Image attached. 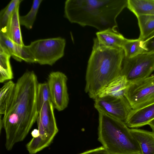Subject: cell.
<instances>
[{
  "label": "cell",
  "instance_id": "29",
  "mask_svg": "<svg viewBox=\"0 0 154 154\" xmlns=\"http://www.w3.org/2000/svg\"><path fill=\"white\" fill-rule=\"evenodd\" d=\"M152 130V131L154 132V119L151 121L148 124Z\"/></svg>",
  "mask_w": 154,
  "mask_h": 154
},
{
  "label": "cell",
  "instance_id": "15",
  "mask_svg": "<svg viewBox=\"0 0 154 154\" xmlns=\"http://www.w3.org/2000/svg\"><path fill=\"white\" fill-rule=\"evenodd\" d=\"M36 122L39 135L37 137H33L26 145V149L29 154H35L48 147L54 139L46 133L38 117Z\"/></svg>",
  "mask_w": 154,
  "mask_h": 154
},
{
  "label": "cell",
  "instance_id": "27",
  "mask_svg": "<svg viewBox=\"0 0 154 154\" xmlns=\"http://www.w3.org/2000/svg\"><path fill=\"white\" fill-rule=\"evenodd\" d=\"M79 154H109L102 146L86 151Z\"/></svg>",
  "mask_w": 154,
  "mask_h": 154
},
{
  "label": "cell",
  "instance_id": "6",
  "mask_svg": "<svg viewBox=\"0 0 154 154\" xmlns=\"http://www.w3.org/2000/svg\"><path fill=\"white\" fill-rule=\"evenodd\" d=\"M154 71V53L143 54L131 58L125 56L121 75L128 84L150 77Z\"/></svg>",
  "mask_w": 154,
  "mask_h": 154
},
{
  "label": "cell",
  "instance_id": "14",
  "mask_svg": "<svg viewBox=\"0 0 154 154\" xmlns=\"http://www.w3.org/2000/svg\"><path fill=\"white\" fill-rule=\"evenodd\" d=\"M130 130L139 145L142 154H154V132L134 128Z\"/></svg>",
  "mask_w": 154,
  "mask_h": 154
},
{
  "label": "cell",
  "instance_id": "8",
  "mask_svg": "<svg viewBox=\"0 0 154 154\" xmlns=\"http://www.w3.org/2000/svg\"><path fill=\"white\" fill-rule=\"evenodd\" d=\"M66 75L60 71L52 72L48 75L47 83L51 100L54 108L62 111L68 106L69 95L68 92Z\"/></svg>",
  "mask_w": 154,
  "mask_h": 154
},
{
  "label": "cell",
  "instance_id": "19",
  "mask_svg": "<svg viewBox=\"0 0 154 154\" xmlns=\"http://www.w3.org/2000/svg\"><path fill=\"white\" fill-rule=\"evenodd\" d=\"M11 55L7 49L0 45V82L11 80L14 78L10 62Z\"/></svg>",
  "mask_w": 154,
  "mask_h": 154
},
{
  "label": "cell",
  "instance_id": "11",
  "mask_svg": "<svg viewBox=\"0 0 154 154\" xmlns=\"http://www.w3.org/2000/svg\"><path fill=\"white\" fill-rule=\"evenodd\" d=\"M0 45L6 48L13 58L18 62L22 61L29 63H35L28 45H20L10 39L0 32Z\"/></svg>",
  "mask_w": 154,
  "mask_h": 154
},
{
  "label": "cell",
  "instance_id": "16",
  "mask_svg": "<svg viewBox=\"0 0 154 154\" xmlns=\"http://www.w3.org/2000/svg\"><path fill=\"white\" fill-rule=\"evenodd\" d=\"M96 35L99 42L107 47L122 48L126 38L116 29H112L99 31Z\"/></svg>",
  "mask_w": 154,
  "mask_h": 154
},
{
  "label": "cell",
  "instance_id": "5",
  "mask_svg": "<svg viewBox=\"0 0 154 154\" xmlns=\"http://www.w3.org/2000/svg\"><path fill=\"white\" fill-rule=\"evenodd\" d=\"M66 41L60 37L41 39L28 45L35 63L52 66L64 55Z\"/></svg>",
  "mask_w": 154,
  "mask_h": 154
},
{
  "label": "cell",
  "instance_id": "12",
  "mask_svg": "<svg viewBox=\"0 0 154 154\" xmlns=\"http://www.w3.org/2000/svg\"><path fill=\"white\" fill-rule=\"evenodd\" d=\"M54 109L51 100H48L43 105L38 116L46 133L53 139L58 131Z\"/></svg>",
  "mask_w": 154,
  "mask_h": 154
},
{
  "label": "cell",
  "instance_id": "4",
  "mask_svg": "<svg viewBox=\"0 0 154 154\" xmlns=\"http://www.w3.org/2000/svg\"><path fill=\"white\" fill-rule=\"evenodd\" d=\"M98 140L109 154H142L140 146L124 122L98 112Z\"/></svg>",
  "mask_w": 154,
  "mask_h": 154
},
{
  "label": "cell",
  "instance_id": "18",
  "mask_svg": "<svg viewBox=\"0 0 154 154\" xmlns=\"http://www.w3.org/2000/svg\"><path fill=\"white\" fill-rule=\"evenodd\" d=\"M127 7L136 17L154 15V0H128Z\"/></svg>",
  "mask_w": 154,
  "mask_h": 154
},
{
  "label": "cell",
  "instance_id": "13",
  "mask_svg": "<svg viewBox=\"0 0 154 154\" xmlns=\"http://www.w3.org/2000/svg\"><path fill=\"white\" fill-rule=\"evenodd\" d=\"M17 6L2 32L14 42L20 45H24L23 42L19 20V8Z\"/></svg>",
  "mask_w": 154,
  "mask_h": 154
},
{
  "label": "cell",
  "instance_id": "23",
  "mask_svg": "<svg viewBox=\"0 0 154 154\" xmlns=\"http://www.w3.org/2000/svg\"><path fill=\"white\" fill-rule=\"evenodd\" d=\"M42 1V0L33 1L31 9L28 13L23 16H20V25L25 26L28 29L32 28L40 5Z\"/></svg>",
  "mask_w": 154,
  "mask_h": 154
},
{
  "label": "cell",
  "instance_id": "3",
  "mask_svg": "<svg viewBox=\"0 0 154 154\" xmlns=\"http://www.w3.org/2000/svg\"><path fill=\"white\" fill-rule=\"evenodd\" d=\"M125 54L122 48L104 46L93 39L85 75V91L94 100L100 91L121 75Z\"/></svg>",
  "mask_w": 154,
  "mask_h": 154
},
{
  "label": "cell",
  "instance_id": "9",
  "mask_svg": "<svg viewBox=\"0 0 154 154\" xmlns=\"http://www.w3.org/2000/svg\"><path fill=\"white\" fill-rule=\"evenodd\" d=\"M94 100V107L98 112L125 121L132 109L125 97H97Z\"/></svg>",
  "mask_w": 154,
  "mask_h": 154
},
{
  "label": "cell",
  "instance_id": "26",
  "mask_svg": "<svg viewBox=\"0 0 154 154\" xmlns=\"http://www.w3.org/2000/svg\"><path fill=\"white\" fill-rule=\"evenodd\" d=\"M141 46L145 51L144 54L154 53V34L146 40L141 41Z\"/></svg>",
  "mask_w": 154,
  "mask_h": 154
},
{
  "label": "cell",
  "instance_id": "1",
  "mask_svg": "<svg viewBox=\"0 0 154 154\" xmlns=\"http://www.w3.org/2000/svg\"><path fill=\"white\" fill-rule=\"evenodd\" d=\"M38 83L33 71L26 72L15 83L12 101L2 119L7 150L23 141L36 121L39 113L37 103Z\"/></svg>",
  "mask_w": 154,
  "mask_h": 154
},
{
  "label": "cell",
  "instance_id": "10",
  "mask_svg": "<svg viewBox=\"0 0 154 154\" xmlns=\"http://www.w3.org/2000/svg\"><path fill=\"white\" fill-rule=\"evenodd\" d=\"M154 119V102L140 108L132 109L125 123L129 128H136L148 125Z\"/></svg>",
  "mask_w": 154,
  "mask_h": 154
},
{
  "label": "cell",
  "instance_id": "7",
  "mask_svg": "<svg viewBox=\"0 0 154 154\" xmlns=\"http://www.w3.org/2000/svg\"><path fill=\"white\" fill-rule=\"evenodd\" d=\"M125 97L132 109L154 102V79L152 76L128 84Z\"/></svg>",
  "mask_w": 154,
  "mask_h": 154
},
{
  "label": "cell",
  "instance_id": "17",
  "mask_svg": "<svg viewBox=\"0 0 154 154\" xmlns=\"http://www.w3.org/2000/svg\"><path fill=\"white\" fill-rule=\"evenodd\" d=\"M128 83L125 78L121 75L112 81L99 92L97 97L125 96Z\"/></svg>",
  "mask_w": 154,
  "mask_h": 154
},
{
  "label": "cell",
  "instance_id": "21",
  "mask_svg": "<svg viewBox=\"0 0 154 154\" xmlns=\"http://www.w3.org/2000/svg\"><path fill=\"white\" fill-rule=\"evenodd\" d=\"M137 17L140 30L138 38L143 41L154 34V15H141Z\"/></svg>",
  "mask_w": 154,
  "mask_h": 154
},
{
  "label": "cell",
  "instance_id": "25",
  "mask_svg": "<svg viewBox=\"0 0 154 154\" xmlns=\"http://www.w3.org/2000/svg\"><path fill=\"white\" fill-rule=\"evenodd\" d=\"M50 100H51L50 95L47 82L38 83L37 94V103L38 113L44 103Z\"/></svg>",
  "mask_w": 154,
  "mask_h": 154
},
{
  "label": "cell",
  "instance_id": "28",
  "mask_svg": "<svg viewBox=\"0 0 154 154\" xmlns=\"http://www.w3.org/2000/svg\"><path fill=\"white\" fill-rule=\"evenodd\" d=\"M31 134L33 137L36 138L38 137L39 135L38 130L37 129H34L32 131Z\"/></svg>",
  "mask_w": 154,
  "mask_h": 154
},
{
  "label": "cell",
  "instance_id": "2",
  "mask_svg": "<svg viewBox=\"0 0 154 154\" xmlns=\"http://www.w3.org/2000/svg\"><path fill=\"white\" fill-rule=\"evenodd\" d=\"M127 4L128 0H67L64 16L71 23L99 31L116 29V18Z\"/></svg>",
  "mask_w": 154,
  "mask_h": 154
},
{
  "label": "cell",
  "instance_id": "24",
  "mask_svg": "<svg viewBox=\"0 0 154 154\" xmlns=\"http://www.w3.org/2000/svg\"><path fill=\"white\" fill-rule=\"evenodd\" d=\"M22 0H12L0 12V32H2L5 28L8 22L18 6Z\"/></svg>",
  "mask_w": 154,
  "mask_h": 154
},
{
  "label": "cell",
  "instance_id": "20",
  "mask_svg": "<svg viewBox=\"0 0 154 154\" xmlns=\"http://www.w3.org/2000/svg\"><path fill=\"white\" fill-rule=\"evenodd\" d=\"M15 83L9 80L0 90V114L5 115L11 104L14 95Z\"/></svg>",
  "mask_w": 154,
  "mask_h": 154
},
{
  "label": "cell",
  "instance_id": "22",
  "mask_svg": "<svg viewBox=\"0 0 154 154\" xmlns=\"http://www.w3.org/2000/svg\"><path fill=\"white\" fill-rule=\"evenodd\" d=\"M141 41L138 38L130 39L126 38L122 47L125 57L131 58L144 54L145 51L141 46Z\"/></svg>",
  "mask_w": 154,
  "mask_h": 154
}]
</instances>
